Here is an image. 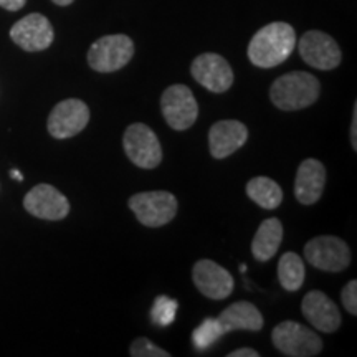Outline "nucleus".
I'll return each instance as SVG.
<instances>
[{
    "label": "nucleus",
    "mask_w": 357,
    "mask_h": 357,
    "mask_svg": "<svg viewBox=\"0 0 357 357\" xmlns=\"http://www.w3.org/2000/svg\"><path fill=\"white\" fill-rule=\"evenodd\" d=\"M296 47V32L287 22H273L253 35L248 60L258 68H275L287 61Z\"/></svg>",
    "instance_id": "f257e3e1"
},
{
    "label": "nucleus",
    "mask_w": 357,
    "mask_h": 357,
    "mask_svg": "<svg viewBox=\"0 0 357 357\" xmlns=\"http://www.w3.org/2000/svg\"><path fill=\"white\" fill-rule=\"evenodd\" d=\"M321 83L306 71H291L276 78L270 88V100L281 111H300L318 101Z\"/></svg>",
    "instance_id": "f03ea898"
},
{
    "label": "nucleus",
    "mask_w": 357,
    "mask_h": 357,
    "mask_svg": "<svg viewBox=\"0 0 357 357\" xmlns=\"http://www.w3.org/2000/svg\"><path fill=\"white\" fill-rule=\"evenodd\" d=\"M129 208L142 225L158 229L167 225L177 215L178 202L176 195L166 190H151L134 194L129 199Z\"/></svg>",
    "instance_id": "7ed1b4c3"
},
{
    "label": "nucleus",
    "mask_w": 357,
    "mask_h": 357,
    "mask_svg": "<svg viewBox=\"0 0 357 357\" xmlns=\"http://www.w3.org/2000/svg\"><path fill=\"white\" fill-rule=\"evenodd\" d=\"M134 56V42L128 35L116 33L98 38L88 52V65L98 73H114Z\"/></svg>",
    "instance_id": "20e7f679"
},
{
    "label": "nucleus",
    "mask_w": 357,
    "mask_h": 357,
    "mask_svg": "<svg viewBox=\"0 0 357 357\" xmlns=\"http://www.w3.org/2000/svg\"><path fill=\"white\" fill-rule=\"evenodd\" d=\"M271 341L281 354L289 357H312L323 351V339L296 321H283L271 331Z\"/></svg>",
    "instance_id": "39448f33"
},
{
    "label": "nucleus",
    "mask_w": 357,
    "mask_h": 357,
    "mask_svg": "<svg viewBox=\"0 0 357 357\" xmlns=\"http://www.w3.org/2000/svg\"><path fill=\"white\" fill-rule=\"evenodd\" d=\"M305 258L321 271L339 273L351 265V250L339 236L321 235L305 245Z\"/></svg>",
    "instance_id": "423d86ee"
},
{
    "label": "nucleus",
    "mask_w": 357,
    "mask_h": 357,
    "mask_svg": "<svg viewBox=\"0 0 357 357\" xmlns=\"http://www.w3.org/2000/svg\"><path fill=\"white\" fill-rule=\"evenodd\" d=\"M123 147L129 160L141 169H155L162 162V146L158 136L142 123L128 126L123 136Z\"/></svg>",
    "instance_id": "0eeeda50"
},
{
    "label": "nucleus",
    "mask_w": 357,
    "mask_h": 357,
    "mask_svg": "<svg viewBox=\"0 0 357 357\" xmlns=\"http://www.w3.org/2000/svg\"><path fill=\"white\" fill-rule=\"evenodd\" d=\"M160 111L166 123L176 131H185L197 121L199 105L185 84H172L160 96Z\"/></svg>",
    "instance_id": "6e6552de"
},
{
    "label": "nucleus",
    "mask_w": 357,
    "mask_h": 357,
    "mask_svg": "<svg viewBox=\"0 0 357 357\" xmlns=\"http://www.w3.org/2000/svg\"><path fill=\"white\" fill-rule=\"evenodd\" d=\"M298 50L303 61L316 70H334L342 61L341 48L336 40L319 30H310L303 35L298 42Z\"/></svg>",
    "instance_id": "1a4fd4ad"
},
{
    "label": "nucleus",
    "mask_w": 357,
    "mask_h": 357,
    "mask_svg": "<svg viewBox=\"0 0 357 357\" xmlns=\"http://www.w3.org/2000/svg\"><path fill=\"white\" fill-rule=\"evenodd\" d=\"M89 123V108L86 102L77 98L60 101L48 116V132L55 139H68L77 136L88 126Z\"/></svg>",
    "instance_id": "9d476101"
},
{
    "label": "nucleus",
    "mask_w": 357,
    "mask_h": 357,
    "mask_svg": "<svg viewBox=\"0 0 357 357\" xmlns=\"http://www.w3.org/2000/svg\"><path fill=\"white\" fill-rule=\"evenodd\" d=\"M190 73L195 82L212 93H225L234 84V71L229 61L217 53H202L192 61Z\"/></svg>",
    "instance_id": "9b49d317"
},
{
    "label": "nucleus",
    "mask_w": 357,
    "mask_h": 357,
    "mask_svg": "<svg viewBox=\"0 0 357 357\" xmlns=\"http://www.w3.org/2000/svg\"><path fill=\"white\" fill-rule=\"evenodd\" d=\"M192 280L199 291L211 300H225L234 293L235 288L230 271L207 258L199 260L192 268Z\"/></svg>",
    "instance_id": "f8f14e48"
},
{
    "label": "nucleus",
    "mask_w": 357,
    "mask_h": 357,
    "mask_svg": "<svg viewBox=\"0 0 357 357\" xmlns=\"http://www.w3.org/2000/svg\"><path fill=\"white\" fill-rule=\"evenodd\" d=\"M10 38L22 50L42 52L53 43L55 32L47 17L42 13H30L12 26Z\"/></svg>",
    "instance_id": "ddd939ff"
},
{
    "label": "nucleus",
    "mask_w": 357,
    "mask_h": 357,
    "mask_svg": "<svg viewBox=\"0 0 357 357\" xmlns=\"http://www.w3.org/2000/svg\"><path fill=\"white\" fill-rule=\"evenodd\" d=\"M24 207L30 215L42 220H63L70 213L68 199L50 184L35 185L25 195Z\"/></svg>",
    "instance_id": "4468645a"
},
{
    "label": "nucleus",
    "mask_w": 357,
    "mask_h": 357,
    "mask_svg": "<svg viewBox=\"0 0 357 357\" xmlns=\"http://www.w3.org/2000/svg\"><path fill=\"white\" fill-rule=\"evenodd\" d=\"M301 310L307 323L321 333H336L341 328V311L336 303L319 289L310 291L303 298Z\"/></svg>",
    "instance_id": "2eb2a0df"
},
{
    "label": "nucleus",
    "mask_w": 357,
    "mask_h": 357,
    "mask_svg": "<svg viewBox=\"0 0 357 357\" xmlns=\"http://www.w3.org/2000/svg\"><path fill=\"white\" fill-rule=\"evenodd\" d=\"M248 139V129L243 123L225 119L213 124L208 131V147L215 159H225L242 147Z\"/></svg>",
    "instance_id": "dca6fc26"
},
{
    "label": "nucleus",
    "mask_w": 357,
    "mask_h": 357,
    "mask_svg": "<svg viewBox=\"0 0 357 357\" xmlns=\"http://www.w3.org/2000/svg\"><path fill=\"white\" fill-rule=\"evenodd\" d=\"M326 185V169L318 159L303 160L294 178V197L303 205H312L321 199Z\"/></svg>",
    "instance_id": "f3484780"
},
{
    "label": "nucleus",
    "mask_w": 357,
    "mask_h": 357,
    "mask_svg": "<svg viewBox=\"0 0 357 357\" xmlns=\"http://www.w3.org/2000/svg\"><path fill=\"white\" fill-rule=\"evenodd\" d=\"M218 323L223 334L230 331H260L263 316L255 305L248 301H236L222 311Z\"/></svg>",
    "instance_id": "a211bd4d"
},
{
    "label": "nucleus",
    "mask_w": 357,
    "mask_h": 357,
    "mask_svg": "<svg viewBox=\"0 0 357 357\" xmlns=\"http://www.w3.org/2000/svg\"><path fill=\"white\" fill-rule=\"evenodd\" d=\"M281 240H283V225L280 218H266L258 227L252 242V253L258 261L271 260L278 252Z\"/></svg>",
    "instance_id": "6ab92c4d"
},
{
    "label": "nucleus",
    "mask_w": 357,
    "mask_h": 357,
    "mask_svg": "<svg viewBox=\"0 0 357 357\" xmlns=\"http://www.w3.org/2000/svg\"><path fill=\"white\" fill-rule=\"evenodd\" d=\"M247 195L265 211H275L283 202V190L278 182L270 177H253L247 184Z\"/></svg>",
    "instance_id": "aec40b11"
},
{
    "label": "nucleus",
    "mask_w": 357,
    "mask_h": 357,
    "mask_svg": "<svg viewBox=\"0 0 357 357\" xmlns=\"http://www.w3.org/2000/svg\"><path fill=\"white\" fill-rule=\"evenodd\" d=\"M305 263L296 253L288 252L278 261V280L287 291H298L305 283Z\"/></svg>",
    "instance_id": "412c9836"
},
{
    "label": "nucleus",
    "mask_w": 357,
    "mask_h": 357,
    "mask_svg": "<svg viewBox=\"0 0 357 357\" xmlns=\"http://www.w3.org/2000/svg\"><path fill=\"white\" fill-rule=\"evenodd\" d=\"M223 336V331L220 328V323H218L217 318H207L202 321V324L192 333V342H194L195 349L204 351L207 347H211L217 339Z\"/></svg>",
    "instance_id": "4be33fe9"
},
{
    "label": "nucleus",
    "mask_w": 357,
    "mask_h": 357,
    "mask_svg": "<svg viewBox=\"0 0 357 357\" xmlns=\"http://www.w3.org/2000/svg\"><path fill=\"white\" fill-rule=\"evenodd\" d=\"M177 303L167 296H159L155 300L153 311H151V318L160 326H169L174 321L176 316Z\"/></svg>",
    "instance_id": "5701e85b"
},
{
    "label": "nucleus",
    "mask_w": 357,
    "mask_h": 357,
    "mask_svg": "<svg viewBox=\"0 0 357 357\" xmlns=\"http://www.w3.org/2000/svg\"><path fill=\"white\" fill-rule=\"evenodd\" d=\"M129 354L132 357H169L171 356L166 349L155 346L149 337H137L131 344Z\"/></svg>",
    "instance_id": "b1692460"
},
{
    "label": "nucleus",
    "mask_w": 357,
    "mask_h": 357,
    "mask_svg": "<svg viewBox=\"0 0 357 357\" xmlns=\"http://www.w3.org/2000/svg\"><path fill=\"white\" fill-rule=\"evenodd\" d=\"M341 300H342V305L346 307V311L349 312V314L356 316L357 314V281L356 280H352L346 284L341 293Z\"/></svg>",
    "instance_id": "393cba45"
},
{
    "label": "nucleus",
    "mask_w": 357,
    "mask_h": 357,
    "mask_svg": "<svg viewBox=\"0 0 357 357\" xmlns=\"http://www.w3.org/2000/svg\"><path fill=\"white\" fill-rule=\"evenodd\" d=\"M26 3V0H0V7L6 8V10L10 12H17L20 8H24Z\"/></svg>",
    "instance_id": "a878e982"
},
{
    "label": "nucleus",
    "mask_w": 357,
    "mask_h": 357,
    "mask_svg": "<svg viewBox=\"0 0 357 357\" xmlns=\"http://www.w3.org/2000/svg\"><path fill=\"white\" fill-rule=\"evenodd\" d=\"M351 146L352 149L357 151V105H354V113H352V123H351Z\"/></svg>",
    "instance_id": "bb28decb"
},
{
    "label": "nucleus",
    "mask_w": 357,
    "mask_h": 357,
    "mask_svg": "<svg viewBox=\"0 0 357 357\" xmlns=\"http://www.w3.org/2000/svg\"><path fill=\"white\" fill-rule=\"evenodd\" d=\"M229 357H260V354H258V351H255V349H250V347H242V349L231 351Z\"/></svg>",
    "instance_id": "cd10ccee"
},
{
    "label": "nucleus",
    "mask_w": 357,
    "mask_h": 357,
    "mask_svg": "<svg viewBox=\"0 0 357 357\" xmlns=\"http://www.w3.org/2000/svg\"><path fill=\"white\" fill-rule=\"evenodd\" d=\"M53 3H56V6H60V7H66V6H70V3H73L75 0H52Z\"/></svg>",
    "instance_id": "c85d7f7f"
},
{
    "label": "nucleus",
    "mask_w": 357,
    "mask_h": 357,
    "mask_svg": "<svg viewBox=\"0 0 357 357\" xmlns=\"http://www.w3.org/2000/svg\"><path fill=\"white\" fill-rule=\"evenodd\" d=\"M10 176H12L13 178H15V181H22V178H24V176H22V174H20L19 171H12Z\"/></svg>",
    "instance_id": "c756f323"
},
{
    "label": "nucleus",
    "mask_w": 357,
    "mask_h": 357,
    "mask_svg": "<svg viewBox=\"0 0 357 357\" xmlns=\"http://www.w3.org/2000/svg\"><path fill=\"white\" fill-rule=\"evenodd\" d=\"M240 271L245 273V271H247V265H240Z\"/></svg>",
    "instance_id": "7c9ffc66"
}]
</instances>
